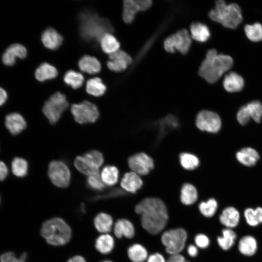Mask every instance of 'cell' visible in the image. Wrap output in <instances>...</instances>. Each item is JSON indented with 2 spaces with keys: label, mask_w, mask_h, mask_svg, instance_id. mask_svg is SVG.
<instances>
[{
  "label": "cell",
  "mask_w": 262,
  "mask_h": 262,
  "mask_svg": "<svg viewBox=\"0 0 262 262\" xmlns=\"http://www.w3.org/2000/svg\"><path fill=\"white\" fill-rule=\"evenodd\" d=\"M190 31L191 38L199 42H206L211 36L209 27L199 22L192 23L190 27Z\"/></svg>",
  "instance_id": "24"
},
{
  "label": "cell",
  "mask_w": 262,
  "mask_h": 262,
  "mask_svg": "<svg viewBox=\"0 0 262 262\" xmlns=\"http://www.w3.org/2000/svg\"><path fill=\"white\" fill-rule=\"evenodd\" d=\"M238 249L244 255L251 256L256 252L257 242L255 238L250 235L243 236L238 243Z\"/></svg>",
  "instance_id": "27"
},
{
  "label": "cell",
  "mask_w": 262,
  "mask_h": 262,
  "mask_svg": "<svg viewBox=\"0 0 262 262\" xmlns=\"http://www.w3.org/2000/svg\"><path fill=\"white\" fill-rule=\"evenodd\" d=\"M41 234L48 244L60 246L66 245L69 241L71 237V230L63 219L55 217L43 224Z\"/></svg>",
  "instance_id": "5"
},
{
  "label": "cell",
  "mask_w": 262,
  "mask_h": 262,
  "mask_svg": "<svg viewBox=\"0 0 262 262\" xmlns=\"http://www.w3.org/2000/svg\"><path fill=\"white\" fill-rule=\"evenodd\" d=\"M180 162L181 166L186 170H193L199 164V160L196 155L187 152L180 154Z\"/></svg>",
  "instance_id": "41"
},
{
  "label": "cell",
  "mask_w": 262,
  "mask_h": 262,
  "mask_svg": "<svg viewBox=\"0 0 262 262\" xmlns=\"http://www.w3.org/2000/svg\"><path fill=\"white\" fill-rule=\"evenodd\" d=\"M64 80L66 83L73 89H77L82 85L84 77L81 73L70 70L66 73Z\"/></svg>",
  "instance_id": "39"
},
{
  "label": "cell",
  "mask_w": 262,
  "mask_h": 262,
  "mask_svg": "<svg viewBox=\"0 0 262 262\" xmlns=\"http://www.w3.org/2000/svg\"><path fill=\"white\" fill-rule=\"evenodd\" d=\"M27 55V50L25 46L19 43H14L7 48L1 57L2 62L7 66H13L16 58H25Z\"/></svg>",
  "instance_id": "16"
},
{
  "label": "cell",
  "mask_w": 262,
  "mask_h": 262,
  "mask_svg": "<svg viewBox=\"0 0 262 262\" xmlns=\"http://www.w3.org/2000/svg\"><path fill=\"white\" fill-rule=\"evenodd\" d=\"M28 170V164L24 159L16 157L12 162V171L18 177L25 176Z\"/></svg>",
  "instance_id": "42"
},
{
  "label": "cell",
  "mask_w": 262,
  "mask_h": 262,
  "mask_svg": "<svg viewBox=\"0 0 262 262\" xmlns=\"http://www.w3.org/2000/svg\"><path fill=\"white\" fill-rule=\"evenodd\" d=\"M86 90L91 95L99 97L105 93L106 86L100 78L95 77L89 79L87 82Z\"/></svg>",
  "instance_id": "35"
},
{
  "label": "cell",
  "mask_w": 262,
  "mask_h": 262,
  "mask_svg": "<svg viewBox=\"0 0 262 262\" xmlns=\"http://www.w3.org/2000/svg\"><path fill=\"white\" fill-rule=\"evenodd\" d=\"M67 262H86V261L82 256H75L69 259Z\"/></svg>",
  "instance_id": "53"
},
{
  "label": "cell",
  "mask_w": 262,
  "mask_h": 262,
  "mask_svg": "<svg viewBox=\"0 0 262 262\" xmlns=\"http://www.w3.org/2000/svg\"><path fill=\"white\" fill-rule=\"evenodd\" d=\"M94 222L95 228L99 232L107 233L112 229L113 220L110 215L102 213L96 215Z\"/></svg>",
  "instance_id": "34"
},
{
  "label": "cell",
  "mask_w": 262,
  "mask_h": 262,
  "mask_svg": "<svg viewBox=\"0 0 262 262\" xmlns=\"http://www.w3.org/2000/svg\"><path fill=\"white\" fill-rule=\"evenodd\" d=\"M218 207L217 201L211 198L206 201H202L198 205L200 213L206 217H211L214 215Z\"/></svg>",
  "instance_id": "40"
},
{
  "label": "cell",
  "mask_w": 262,
  "mask_h": 262,
  "mask_svg": "<svg viewBox=\"0 0 262 262\" xmlns=\"http://www.w3.org/2000/svg\"><path fill=\"white\" fill-rule=\"evenodd\" d=\"M208 16L223 27L232 30L237 29L243 21L239 5L235 2L227 3L224 0L215 2L214 7L208 13Z\"/></svg>",
  "instance_id": "4"
},
{
  "label": "cell",
  "mask_w": 262,
  "mask_h": 262,
  "mask_svg": "<svg viewBox=\"0 0 262 262\" xmlns=\"http://www.w3.org/2000/svg\"><path fill=\"white\" fill-rule=\"evenodd\" d=\"M115 241L114 238L109 234H102L96 239L95 247L100 253L107 254L114 249Z\"/></svg>",
  "instance_id": "31"
},
{
  "label": "cell",
  "mask_w": 262,
  "mask_h": 262,
  "mask_svg": "<svg viewBox=\"0 0 262 262\" xmlns=\"http://www.w3.org/2000/svg\"><path fill=\"white\" fill-rule=\"evenodd\" d=\"M194 241L196 245L202 249L206 248L210 245L208 237L202 233L197 234L195 237Z\"/></svg>",
  "instance_id": "47"
},
{
  "label": "cell",
  "mask_w": 262,
  "mask_h": 262,
  "mask_svg": "<svg viewBox=\"0 0 262 262\" xmlns=\"http://www.w3.org/2000/svg\"><path fill=\"white\" fill-rule=\"evenodd\" d=\"M152 1L150 0H125L123 1L122 18L126 23L134 20L136 13L149 9Z\"/></svg>",
  "instance_id": "12"
},
{
  "label": "cell",
  "mask_w": 262,
  "mask_h": 262,
  "mask_svg": "<svg viewBox=\"0 0 262 262\" xmlns=\"http://www.w3.org/2000/svg\"><path fill=\"white\" fill-rule=\"evenodd\" d=\"M240 218L239 211L231 206L225 208L219 216L220 223L229 229L236 227L239 223Z\"/></svg>",
  "instance_id": "20"
},
{
  "label": "cell",
  "mask_w": 262,
  "mask_h": 262,
  "mask_svg": "<svg viewBox=\"0 0 262 262\" xmlns=\"http://www.w3.org/2000/svg\"><path fill=\"white\" fill-rule=\"evenodd\" d=\"M41 41L44 46L51 50L58 49L62 44L63 38L55 30L49 28L42 34Z\"/></svg>",
  "instance_id": "19"
},
{
  "label": "cell",
  "mask_w": 262,
  "mask_h": 262,
  "mask_svg": "<svg viewBox=\"0 0 262 262\" xmlns=\"http://www.w3.org/2000/svg\"><path fill=\"white\" fill-rule=\"evenodd\" d=\"M87 186L95 190H102L105 187L101 176L97 174L89 176L87 179Z\"/></svg>",
  "instance_id": "44"
},
{
  "label": "cell",
  "mask_w": 262,
  "mask_h": 262,
  "mask_svg": "<svg viewBox=\"0 0 262 262\" xmlns=\"http://www.w3.org/2000/svg\"><path fill=\"white\" fill-rule=\"evenodd\" d=\"M83 156L98 168H99L102 164L104 161L102 153L95 150L87 152Z\"/></svg>",
  "instance_id": "43"
},
{
  "label": "cell",
  "mask_w": 262,
  "mask_h": 262,
  "mask_svg": "<svg viewBox=\"0 0 262 262\" xmlns=\"http://www.w3.org/2000/svg\"><path fill=\"white\" fill-rule=\"evenodd\" d=\"M99 42L102 50L109 55L118 50L120 47L119 41L110 33L104 34Z\"/></svg>",
  "instance_id": "29"
},
{
  "label": "cell",
  "mask_w": 262,
  "mask_h": 262,
  "mask_svg": "<svg viewBox=\"0 0 262 262\" xmlns=\"http://www.w3.org/2000/svg\"><path fill=\"white\" fill-rule=\"evenodd\" d=\"M135 212L140 215L142 227L152 235L161 232L168 220L166 207L158 198L148 197L143 199L135 206Z\"/></svg>",
  "instance_id": "1"
},
{
  "label": "cell",
  "mask_w": 262,
  "mask_h": 262,
  "mask_svg": "<svg viewBox=\"0 0 262 262\" xmlns=\"http://www.w3.org/2000/svg\"><path fill=\"white\" fill-rule=\"evenodd\" d=\"M236 237V233L231 229L226 228L222 230V235L217 237V242L222 249L227 250L233 246Z\"/></svg>",
  "instance_id": "33"
},
{
  "label": "cell",
  "mask_w": 262,
  "mask_h": 262,
  "mask_svg": "<svg viewBox=\"0 0 262 262\" xmlns=\"http://www.w3.org/2000/svg\"><path fill=\"white\" fill-rule=\"evenodd\" d=\"M120 185L128 192L135 193L143 185V181L138 174L134 172H127L122 178Z\"/></svg>",
  "instance_id": "18"
},
{
  "label": "cell",
  "mask_w": 262,
  "mask_h": 262,
  "mask_svg": "<svg viewBox=\"0 0 262 262\" xmlns=\"http://www.w3.org/2000/svg\"><path fill=\"white\" fill-rule=\"evenodd\" d=\"M100 262H112L110 260H105V261H101Z\"/></svg>",
  "instance_id": "54"
},
{
  "label": "cell",
  "mask_w": 262,
  "mask_h": 262,
  "mask_svg": "<svg viewBox=\"0 0 262 262\" xmlns=\"http://www.w3.org/2000/svg\"><path fill=\"white\" fill-rule=\"evenodd\" d=\"M57 74V70L54 66L44 62L36 68L34 76L38 81L44 82L55 78Z\"/></svg>",
  "instance_id": "25"
},
{
  "label": "cell",
  "mask_w": 262,
  "mask_h": 262,
  "mask_svg": "<svg viewBox=\"0 0 262 262\" xmlns=\"http://www.w3.org/2000/svg\"><path fill=\"white\" fill-rule=\"evenodd\" d=\"M222 86L229 93L240 92L245 86L243 77L235 71L230 70L224 76Z\"/></svg>",
  "instance_id": "15"
},
{
  "label": "cell",
  "mask_w": 262,
  "mask_h": 262,
  "mask_svg": "<svg viewBox=\"0 0 262 262\" xmlns=\"http://www.w3.org/2000/svg\"><path fill=\"white\" fill-rule=\"evenodd\" d=\"M244 217L246 223L250 226L255 227L262 223V208L255 209L248 208L244 211Z\"/></svg>",
  "instance_id": "37"
},
{
  "label": "cell",
  "mask_w": 262,
  "mask_h": 262,
  "mask_svg": "<svg viewBox=\"0 0 262 262\" xmlns=\"http://www.w3.org/2000/svg\"><path fill=\"white\" fill-rule=\"evenodd\" d=\"M233 65L232 58L224 53H219L215 49H209L198 70L199 75L207 82H217L224 74L230 71Z\"/></svg>",
  "instance_id": "2"
},
{
  "label": "cell",
  "mask_w": 262,
  "mask_h": 262,
  "mask_svg": "<svg viewBox=\"0 0 262 262\" xmlns=\"http://www.w3.org/2000/svg\"><path fill=\"white\" fill-rule=\"evenodd\" d=\"M130 168L138 175H147L154 167L152 159L143 152L136 153L131 156L128 160Z\"/></svg>",
  "instance_id": "13"
},
{
  "label": "cell",
  "mask_w": 262,
  "mask_h": 262,
  "mask_svg": "<svg viewBox=\"0 0 262 262\" xmlns=\"http://www.w3.org/2000/svg\"><path fill=\"white\" fill-rule=\"evenodd\" d=\"M27 257V254L26 252L23 253L18 258H17L13 252H7L0 256V262H25Z\"/></svg>",
  "instance_id": "45"
},
{
  "label": "cell",
  "mask_w": 262,
  "mask_h": 262,
  "mask_svg": "<svg viewBox=\"0 0 262 262\" xmlns=\"http://www.w3.org/2000/svg\"><path fill=\"white\" fill-rule=\"evenodd\" d=\"M114 233L118 238L125 237L131 239L135 234L134 227L132 223L126 219H119L116 221L114 227Z\"/></svg>",
  "instance_id": "22"
},
{
  "label": "cell",
  "mask_w": 262,
  "mask_h": 262,
  "mask_svg": "<svg viewBox=\"0 0 262 262\" xmlns=\"http://www.w3.org/2000/svg\"><path fill=\"white\" fill-rule=\"evenodd\" d=\"M236 158L238 161L246 166L254 165L260 158L258 152L250 147H244L237 151Z\"/></svg>",
  "instance_id": "21"
},
{
  "label": "cell",
  "mask_w": 262,
  "mask_h": 262,
  "mask_svg": "<svg viewBox=\"0 0 262 262\" xmlns=\"http://www.w3.org/2000/svg\"><path fill=\"white\" fill-rule=\"evenodd\" d=\"M74 165L80 172L88 176L97 174L99 171L98 168L92 164L83 156L76 158Z\"/></svg>",
  "instance_id": "32"
},
{
  "label": "cell",
  "mask_w": 262,
  "mask_h": 262,
  "mask_svg": "<svg viewBox=\"0 0 262 262\" xmlns=\"http://www.w3.org/2000/svg\"><path fill=\"white\" fill-rule=\"evenodd\" d=\"M5 126L11 134L16 135L26 128V122L20 114L12 113L6 115Z\"/></svg>",
  "instance_id": "17"
},
{
  "label": "cell",
  "mask_w": 262,
  "mask_h": 262,
  "mask_svg": "<svg viewBox=\"0 0 262 262\" xmlns=\"http://www.w3.org/2000/svg\"><path fill=\"white\" fill-rule=\"evenodd\" d=\"M196 124L202 131L211 133L217 132L221 127V120L216 113L209 110H202L196 115Z\"/></svg>",
  "instance_id": "11"
},
{
  "label": "cell",
  "mask_w": 262,
  "mask_h": 262,
  "mask_svg": "<svg viewBox=\"0 0 262 262\" xmlns=\"http://www.w3.org/2000/svg\"><path fill=\"white\" fill-rule=\"evenodd\" d=\"M192 44L191 37L188 31L183 29L167 37L164 42L166 51L174 53L178 50L182 54L189 51Z\"/></svg>",
  "instance_id": "8"
},
{
  "label": "cell",
  "mask_w": 262,
  "mask_h": 262,
  "mask_svg": "<svg viewBox=\"0 0 262 262\" xmlns=\"http://www.w3.org/2000/svg\"><path fill=\"white\" fill-rule=\"evenodd\" d=\"M78 66L82 71L90 74L97 73L101 70V64L98 60L88 55H84L80 59Z\"/></svg>",
  "instance_id": "23"
},
{
  "label": "cell",
  "mask_w": 262,
  "mask_h": 262,
  "mask_svg": "<svg viewBox=\"0 0 262 262\" xmlns=\"http://www.w3.org/2000/svg\"><path fill=\"white\" fill-rule=\"evenodd\" d=\"M147 262H166L163 255L159 253H155L149 255Z\"/></svg>",
  "instance_id": "48"
},
{
  "label": "cell",
  "mask_w": 262,
  "mask_h": 262,
  "mask_svg": "<svg viewBox=\"0 0 262 262\" xmlns=\"http://www.w3.org/2000/svg\"><path fill=\"white\" fill-rule=\"evenodd\" d=\"M127 254L132 262H145L148 257L146 248L139 244L131 246L127 250Z\"/></svg>",
  "instance_id": "30"
},
{
  "label": "cell",
  "mask_w": 262,
  "mask_h": 262,
  "mask_svg": "<svg viewBox=\"0 0 262 262\" xmlns=\"http://www.w3.org/2000/svg\"><path fill=\"white\" fill-rule=\"evenodd\" d=\"M132 62L131 57L127 53L119 49L109 55L107 66L113 71L121 72L125 70Z\"/></svg>",
  "instance_id": "14"
},
{
  "label": "cell",
  "mask_w": 262,
  "mask_h": 262,
  "mask_svg": "<svg viewBox=\"0 0 262 262\" xmlns=\"http://www.w3.org/2000/svg\"><path fill=\"white\" fill-rule=\"evenodd\" d=\"M79 20L80 35L86 41L99 42L104 34L114 30L109 20L88 10L80 13Z\"/></svg>",
  "instance_id": "3"
},
{
  "label": "cell",
  "mask_w": 262,
  "mask_h": 262,
  "mask_svg": "<svg viewBox=\"0 0 262 262\" xmlns=\"http://www.w3.org/2000/svg\"><path fill=\"white\" fill-rule=\"evenodd\" d=\"M187 239V232L182 228L166 230L161 236V241L165 251L170 255L179 254L182 251L184 248Z\"/></svg>",
  "instance_id": "7"
},
{
  "label": "cell",
  "mask_w": 262,
  "mask_h": 262,
  "mask_svg": "<svg viewBox=\"0 0 262 262\" xmlns=\"http://www.w3.org/2000/svg\"><path fill=\"white\" fill-rule=\"evenodd\" d=\"M8 95L4 89L0 87V106L3 105L7 100Z\"/></svg>",
  "instance_id": "52"
},
{
  "label": "cell",
  "mask_w": 262,
  "mask_h": 262,
  "mask_svg": "<svg viewBox=\"0 0 262 262\" xmlns=\"http://www.w3.org/2000/svg\"><path fill=\"white\" fill-rule=\"evenodd\" d=\"M71 112L74 120L80 124L94 123L99 117V111L97 106L86 100L73 104Z\"/></svg>",
  "instance_id": "9"
},
{
  "label": "cell",
  "mask_w": 262,
  "mask_h": 262,
  "mask_svg": "<svg viewBox=\"0 0 262 262\" xmlns=\"http://www.w3.org/2000/svg\"><path fill=\"white\" fill-rule=\"evenodd\" d=\"M100 176L105 184L113 186L118 181L119 171L115 166L107 165L103 168Z\"/></svg>",
  "instance_id": "36"
},
{
  "label": "cell",
  "mask_w": 262,
  "mask_h": 262,
  "mask_svg": "<svg viewBox=\"0 0 262 262\" xmlns=\"http://www.w3.org/2000/svg\"><path fill=\"white\" fill-rule=\"evenodd\" d=\"M188 254L191 257H195L198 254V249L196 246L193 244L190 245L187 248Z\"/></svg>",
  "instance_id": "51"
},
{
  "label": "cell",
  "mask_w": 262,
  "mask_h": 262,
  "mask_svg": "<svg viewBox=\"0 0 262 262\" xmlns=\"http://www.w3.org/2000/svg\"><path fill=\"white\" fill-rule=\"evenodd\" d=\"M8 170L5 164L0 161V181L5 180L8 175Z\"/></svg>",
  "instance_id": "50"
},
{
  "label": "cell",
  "mask_w": 262,
  "mask_h": 262,
  "mask_svg": "<svg viewBox=\"0 0 262 262\" xmlns=\"http://www.w3.org/2000/svg\"><path fill=\"white\" fill-rule=\"evenodd\" d=\"M198 198L196 188L189 183L184 184L180 190V200L185 205H191L195 203Z\"/></svg>",
  "instance_id": "26"
},
{
  "label": "cell",
  "mask_w": 262,
  "mask_h": 262,
  "mask_svg": "<svg viewBox=\"0 0 262 262\" xmlns=\"http://www.w3.org/2000/svg\"><path fill=\"white\" fill-rule=\"evenodd\" d=\"M68 106V103L65 95L57 92L45 102L42 110L49 122L54 125L59 120Z\"/></svg>",
  "instance_id": "6"
},
{
  "label": "cell",
  "mask_w": 262,
  "mask_h": 262,
  "mask_svg": "<svg viewBox=\"0 0 262 262\" xmlns=\"http://www.w3.org/2000/svg\"><path fill=\"white\" fill-rule=\"evenodd\" d=\"M236 118L239 123L243 126L249 122L251 118L245 105L239 108L236 114Z\"/></svg>",
  "instance_id": "46"
},
{
  "label": "cell",
  "mask_w": 262,
  "mask_h": 262,
  "mask_svg": "<svg viewBox=\"0 0 262 262\" xmlns=\"http://www.w3.org/2000/svg\"><path fill=\"white\" fill-rule=\"evenodd\" d=\"M48 174L52 183L55 186L65 188L70 181L71 174L67 165L61 161H52L49 165Z\"/></svg>",
  "instance_id": "10"
},
{
  "label": "cell",
  "mask_w": 262,
  "mask_h": 262,
  "mask_svg": "<svg viewBox=\"0 0 262 262\" xmlns=\"http://www.w3.org/2000/svg\"><path fill=\"white\" fill-rule=\"evenodd\" d=\"M166 262H190L185 260L184 256L179 254L171 255Z\"/></svg>",
  "instance_id": "49"
},
{
  "label": "cell",
  "mask_w": 262,
  "mask_h": 262,
  "mask_svg": "<svg viewBox=\"0 0 262 262\" xmlns=\"http://www.w3.org/2000/svg\"><path fill=\"white\" fill-rule=\"evenodd\" d=\"M245 34L248 40L254 43L262 41V24L256 22L244 26Z\"/></svg>",
  "instance_id": "28"
},
{
  "label": "cell",
  "mask_w": 262,
  "mask_h": 262,
  "mask_svg": "<svg viewBox=\"0 0 262 262\" xmlns=\"http://www.w3.org/2000/svg\"><path fill=\"white\" fill-rule=\"evenodd\" d=\"M245 106L251 119L259 123L262 117V103L260 100H253Z\"/></svg>",
  "instance_id": "38"
}]
</instances>
